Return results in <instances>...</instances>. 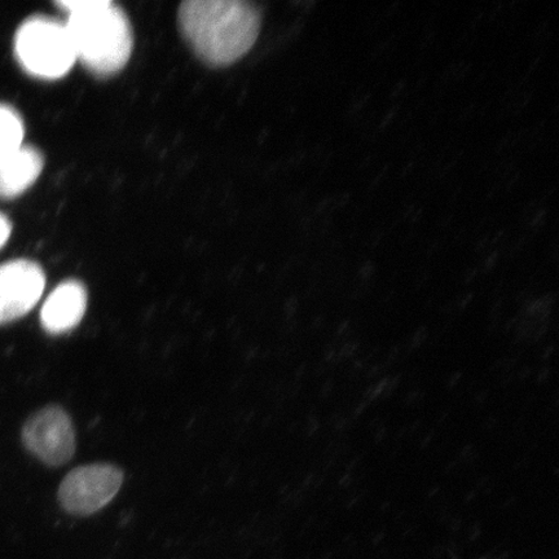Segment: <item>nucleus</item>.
I'll use <instances>...</instances> for the list:
<instances>
[{"label": "nucleus", "mask_w": 559, "mask_h": 559, "mask_svg": "<svg viewBox=\"0 0 559 559\" xmlns=\"http://www.w3.org/2000/svg\"><path fill=\"white\" fill-rule=\"evenodd\" d=\"M15 53L25 72L41 80L61 79L76 61L66 24L41 16L20 26Z\"/></svg>", "instance_id": "7ed1b4c3"}, {"label": "nucleus", "mask_w": 559, "mask_h": 559, "mask_svg": "<svg viewBox=\"0 0 559 559\" xmlns=\"http://www.w3.org/2000/svg\"><path fill=\"white\" fill-rule=\"evenodd\" d=\"M45 288L46 276L39 264L16 260L0 265V324L25 317Z\"/></svg>", "instance_id": "423d86ee"}, {"label": "nucleus", "mask_w": 559, "mask_h": 559, "mask_svg": "<svg viewBox=\"0 0 559 559\" xmlns=\"http://www.w3.org/2000/svg\"><path fill=\"white\" fill-rule=\"evenodd\" d=\"M123 484L120 467L94 464L70 472L59 488V501L66 512L91 515L116 498Z\"/></svg>", "instance_id": "20e7f679"}, {"label": "nucleus", "mask_w": 559, "mask_h": 559, "mask_svg": "<svg viewBox=\"0 0 559 559\" xmlns=\"http://www.w3.org/2000/svg\"><path fill=\"white\" fill-rule=\"evenodd\" d=\"M12 233V226L7 216L0 214V249H2L7 241H9Z\"/></svg>", "instance_id": "9d476101"}, {"label": "nucleus", "mask_w": 559, "mask_h": 559, "mask_svg": "<svg viewBox=\"0 0 559 559\" xmlns=\"http://www.w3.org/2000/svg\"><path fill=\"white\" fill-rule=\"evenodd\" d=\"M66 23L76 60L91 73L108 76L128 64L132 32L128 16L109 0H62Z\"/></svg>", "instance_id": "f03ea898"}, {"label": "nucleus", "mask_w": 559, "mask_h": 559, "mask_svg": "<svg viewBox=\"0 0 559 559\" xmlns=\"http://www.w3.org/2000/svg\"><path fill=\"white\" fill-rule=\"evenodd\" d=\"M23 118L10 105L0 104V157L23 145Z\"/></svg>", "instance_id": "1a4fd4ad"}, {"label": "nucleus", "mask_w": 559, "mask_h": 559, "mask_svg": "<svg viewBox=\"0 0 559 559\" xmlns=\"http://www.w3.org/2000/svg\"><path fill=\"white\" fill-rule=\"evenodd\" d=\"M260 12L241 0H190L180 5L181 31L206 64L226 67L255 44Z\"/></svg>", "instance_id": "f257e3e1"}, {"label": "nucleus", "mask_w": 559, "mask_h": 559, "mask_svg": "<svg viewBox=\"0 0 559 559\" xmlns=\"http://www.w3.org/2000/svg\"><path fill=\"white\" fill-rule=\"evenodd\" d=\"M44 170V157L34 146L21 145L0 157V199H13L34 185Z\"/></svg>", "instance_id": "6e6552de"}, {"label": "nucleus", "mask_w": 559, "mask_h": 559, "mask_svg": "<svg viewBox=\"0 0 559 559\" xmlns=\"http://www.w3.org/2000/svg\"><path fill=\"white\" fill-rule=\"evenodd\" d=\"M23 442L41 463L48 466L64 465L75 451L72 419L56 405L40 409L25 423Z\"/></svg>", "instance_id": "39448f33"}, {"label": "nucleus", "mask_w": 559, "mask_h": 559, "mask_svg": "<svg viewBox=\"0 0 559 559\" xmlns=\"http://www.w3.org/2000/svg\"><path fill=\"white\" fill-rule=\"evenodd\" d=\"M87 292L75 280L62 283L46 299L40 312L41 326L48 333L60 334L74 330L85 317Z\"/></svg>", "instance_id": "0eeeda50"}]
</instances>
